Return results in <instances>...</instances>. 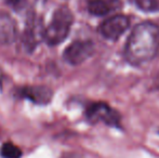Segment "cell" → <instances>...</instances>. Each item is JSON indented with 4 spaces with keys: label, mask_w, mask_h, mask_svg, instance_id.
<instances>
[{
    "label": "cell",
    "mask_w": 159,
    "mask_h": 158,
    "mask_svg": "<svg viewBox=\"0 0 159 158\" xmlns=\"http://www.w3.org/2000/svg\"><path fill=\"white\" fill-rule=\"evenodd\" d=\"M95 47L91 40H75L64 50L63 59L66 63L78 66L94 54Z\"/></svg>",
    "instance_id": "cell-4"
},
{
    "label": "cell",
    "mask_w": 159,
    "mask_h": 158,
    "mask_svg": "<svg viewBox=\"0 0 159 158\" xmlns=\"http://www.w3.org/2000/svg\"><path fill=\"white\" fill-rule=\"evenodd\" d=\"M130 26V20L125 14H115L101 23L98 32L104 38L117 40L126 33Z\"/></svg>",
    "instance_id": "cell-5"
},
{
    "label": "cell",
    "mask_w": 159,
    "mask_h": 158,
    "mask_svg": "<svg viewBox=\"0 0 159 158\" xmlns=\"http://www.w3.org/2000/svg\"><path fill=\"white\" fill-rule=\"evenodd\" d=\"M133 2L145 12H159V0H133Z\"/></svg>",
    "instance_id": "cell-10"
},
{
    "label": "cell",
    "mask_w": 159,
    "mask_h": 158,
    "mask_svg": "<svg viewBox=\"0 0 159 158\" xmlns=\"http://www.w3.org/2000/svg\"><path fill=\"white\" fill-rule=\"evenodd\" d=\"M156 84H157V87H159V75H158L157 79H156Z\"/></svg>",
    "instance_id": "cell-12"
},
{
    "label": "cell",
    "mask_w": 159,
    "mask_h": 158,
    "mask_svg": "<svg viewBox=\"0 0 159 158\" xmlns=\"http://www.w3.org/2000/svg\"><path fill=\"white\" fill-rule=\"evenodd\" d=\"M7 4L11 7L13 9H21L24 6L26 0H4Z\"/></svg>",
    "instance_id": "cell-11"
},
{
    "label": "cell",
    "mask_w": 159,
    "mask_h": 158,
    "mask_svg": "<svg viewBox=\"0 0 159 158\" xmlns=\"http://www.w3.org/2000/svg\"><path fill=\"white\" fill-rule=\"evenodd\" d=\"M74 23V15L67 7H60L54 11L51 22L44 28L43 40L50 47L62 43L68 37Z\"/></svg>",
    "instance_id": "cell-2"
},
{
    "label": "cell",
    "mask_w": 159,
    "mask_h": 158,
    "mask_svg": "<svg viewBox=\"0 0 159 158\" xmlns=\"http://www.w3.org/2000/svg\"><path fill=\"white\" fill-rule=\"evenodd\" d=\"M1 80H2V73H1V70H0V82H1Z\"/></svg>",
    "instance_id": "cell-13"
},
{
    "label": "cell",
    "mask_w": 159,
    "mask_h": 158,
    "mask_svg": "<svg viewBox=\"0 0 159 158\" xmlns=\"http://www.w3.org/2000/svg\"><path fill=\"white\" fill-rule=\"evenodd\" d=\"M86 118L91 124H102L113 128H120L121 116L115 110L105 102L91 103L86 110Z\"/></svg>",
    "instance_id": "cell-3"
},
{
    "label": "cell",
    "mask_w": 159,
    "mask_h": 158,
    "mask_svg": "<svg viewBox=\"0 0 159 158\" xmlns=\"http://www.w3.org/2000/svg\"><path fill=\"white\" fill-rule=\"evenodd\" d=\"M19 95L38 105H47L53 97V91L46 86H26L20 89Z\"/></svg>",
    "instance_id": "cell-6"
},
{
    "label": "cell",
    "mask_w": 159,
    "mask_h": 158,
    "mask_svg": "<svg viewBox=\"0 0 159 158\" xmlns=\"http://www.w3.org/2000/svg\"><path fill=\"white\" fill-rule=\"evenodd\" d=\"M17 36L16 23L10 14L0 11V43L11 44Z\"/></svg>",
    "instance_id": "cell-7"
},
{
    "label": "cell",
    "mask_w": 159,
    "mask_h": 158,
    "mask_svg": "<svg viewBox=\"0 0 159 158\" xmlns=\"http://www.w3.org/2000/svg\"><path fill=\"white\" fill-rule=\"evenodd\" d=\"M159 50V26L153 22H142L134 26L128 37L124 56L131 65L149 62Z\"/></svg>",
    "instance_id": "cell-1"
},
{
    "label": "cell",
    "mask_w": 159,
    "mask_h": 158,
    "mask_svg": "<svg viewBox=\"0 0 159 158\" xmlns=\"http://www.w3.org/2000/svg\"><path fill=\"white\" fill-rule=\"evenodd\" d=\"M121 7L120 0H88L87 9L93 16L102 17Z\"/></svg>",
    "instance_id": "cell-8"
},
{
    "label": "cell",
    "mask_w": 159,
    "mask_h": 158,
    "mask_svg": "<svg viewBox=\"0 0 159 158\" xmlns=\"http://www.w3.org/2000/svg\"><path fill=\"white\" fill-rule=\"evenodd\" d=\"M22 155L21 148L11 142H6L0 147V156L2 158H21Z\"/></svg>",
    "instance_id": "cell-9"
}]
</instances>
